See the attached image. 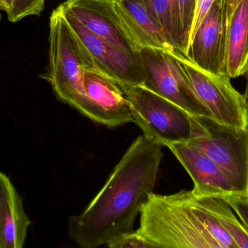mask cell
<instances>
[{
  "mask_svg": "<svg viewBox=\"0 0 248 248\" xmlns=\"http://www.w3.org/2000/svg\"><path fill=\"white\" fill-rule=\"evenodd\" d=\"M162 148L143 135L133 141L88 206L70 218L68 234L73 241L83 248H98L133 231L136 218L154 190Z\"/></svg>",
  "mask_w": 248,
  "mask_h": 248,
  "instance_id": "cell-1",
  "label": "cell"
},
{
  "mask_svg": "<svg viewBox=\"0 0 248 248\" xmlns=\"http://www.w3.org/2000/svg\"><path fill=\"white\" fill-rule=\"evenodd\" d=\"M49 42V71L43 77L62 101L101 124L98 109L87 95L84 83V71L97 66L58 7L50 16Z\"/></svg>",
  "mask_w": 248,
  "mask_h": 248,
  "instance_id": "cell-2",
  "label": "cell"
},
{
  "mask_svg": "<svg viewBox=\"0 0 248 248\" xmlns=\"http://www.w3.org/2000/svg\"><path fill=\"white\" fill-rule=\"evenodd\" d=\"M136 231L154 248H222L208 233L189 200V191L152 192L140 211Z\"/></svg>",
  "mask_w": 248,
  "mask_h": 248,
  "instance_id": "cell-3",
  "label": "cell"
},
{
  "mask_svg": "<svg viewBox=\"0 0 248 248\" xmlns=\"http://www.w3.org/2000/svg\"><path fill=\"white\" fill-rule=\"evenodd\" d=\"M116 82L129 100L133 122L148 141L168 147L208 135L199 118L176 103L145 86Z\"/></svg>",
  "mask_w": 248,
  "mask_h": 248,
  "instance_id": "cell-4",
  "label": "cell"
},
{
  "mask_svg": "<svg viewBox=\"0 0 248 248\" xmlns=\"http://www.w3.org/2000/svg\"><path fill=\"white\" fill-rule=\"evenodd\" d=\"M140 52L145 76L143 85L193 116L214 119L179 66L176 53L152 48Z\"/></svg>",
  "mask_w": 248,
  "mask_h": 248,
  "instance_id": "cell-5",
  "label": "cell"
},
{
  "mask_svg": "<svg viewBox=\"0 0 248 248\" xmlns=\"http://www.w3.org/2000/svg\"><path fill=\"white\" fill-rule=\"evenodd\" d=\"M176 56L214 120L237 129H248V108L244 96L232 85L230 79L201 69L182 54L176 53Z\"/></svg>",
  "mask_w": 248,
  "mask_h": 248,
  "instance_id": "cell-6",
  "label": "cell"
},
{
  "mask_svg": "<svg viewBox=\"0 0 248 248\" xmlns=\"http://www.w3.org/2000/svg\"><path fill=\"white\" fill-rule=\"evenodd\" d=\"M208 135L186 143L224 169L239 195L246 196L248 182V128L237 129L209 118L198 117Z\"/></svg>",
  "mask_w": 248,
  "mask_h": 248,
  "instance_id": "cell-7",
  "label": "cell"
},
{
  "mask_svg": "<svg viewBox=\"0 0 248 248\" xmlns=\"http://www.w3.org/2000/svg\"><path fill=\"white\" fill-rule=\"evenodd\" d=\"M73 30L90 51L97 68L116 81L143 85L145 80L140 51H128L92 33L74 16L58 6Z\"/></svg>",
  "mask_w": 248,
  "mask_h": 248,
  "instance_id": "cell-8",
  "label": "cell"
},
{
  "mask_svg": "<svg viewBox=\"0 0 248 248\" xmlns=\"http://www.w3.org/2000/svg\"><path fill=\"white\" fill-rule=\"evenodd\" d=\"M227 32L225 0H216L191 37L186 58L201 69L223 75Z\"/></svg>",
  "mask_w": 248,
  "mask_h": 248,
  "instance_id": "cell-9",
  "label": "cell"
},
{
  "mask_svg": "<svg viewBox=\"0 0 248 248\" xmlns=\"http://www.w3.org/2000/svg\"><path fill=\"white\" fill-rule=\"evenodd\" d=\"M92 33L128 51L140 48L115 10L113 0H66L60 5Z\"/></svg>",
  "mask_w": 248,
  "mask_h": 248,
  "instance_id": "cell-10",
  "label": "cell"
},
{
  "mask_svg": "<svg viewBox=\"0 0 248 248\" xmlns=\"http://www.w3.org/2000/svg\"><path fill=\"white\" fill-rule=\"evenodd\" d=\"M168 148L190 176L192 192L197 196L238 195L228 173L204 153L186 143L170 144Z\"/></svg>",
  "mask_w": 248,
  "mask_h": 248,
  "instance_id": "cell-11",
  "label": "cell"
},
{
  "mask_svg": "<svg viewBox=\"0 0 248 248\" xmlns=\"http://www.w3.org/2000/svg\"><path fill=\"white\" fill-rule=\"evenodd\" d=\"M84 83L87 95L98 109L102 125L115 128L133 122L129 100L116 80L96 68L84 71Z\"/></svg>",
  "mask_w": 248,
  "mask_h": 248,
  "instance_id": "cell-12",
  "label": "cell"
},
{
  "mask_svg": "<svg viewBox=\"0 0 248 248\" xmlns=\"http://www.w3.org/2000/svg\"><path fill=\"white\" fill-rule=\"evenodd\" d=\"M113 5L140 49L158 48L179 53L140 0H113Z\"/></svg>",
  "mask_w": 248,
  "mask_h": 248,
  "instance_id": "cell-13",
  "label": "cell"
},
{
  "mask_svg": "<svg viewBox=\"0 0 248 248\" xmlns=\"http://www.w3.org/2000/svg\"><path fill=\"white\" fill-rule=\"evenodd\" d=\"M31 221L9 178L0 172V248H21Z\"/></svg>",
  "mask_w": 248,
  "mask_h": 248,
  "instance_id": "cell-14",
  "label": "cell"
},
{
  "mask_svg": "<svg viewBox=\"0 0 248 248\" xmlns=\"http://www.w3.org/2000/svg\"><path fill=\"white\" fill-rule=\"evenodd\" d=\"M248 71V0H242L227 23L222 74L236 78Z\"/></svg>",
  "mask_w": 248,
  "mask_h": 248,
  "instance_id": "cell-15",
  "label": "cell"
},
{
  "mask_svg": "<svg viewBox=\"0 0 248 248\" xmlns=\"http://www.w3.org/2000/svg\"><path fill=\"white\" fill-rule=\"evenodd\" d=\"M193 195L198 205L217 218L237 248H248V230L222 197Z\"/></svg>",
  "mask_w": 248,
  "mask_h": 248,
  "instance_id": "cell-16",
  "label": "cell"
},
{
  "mask_svg": "<svg viewBox=\"0 0 248 248\" xmlns=\"http://www.w3.org/2000/svg\"><path fill=\"white\" fill-rule=\"evenodd\" d=\"M154 20L163 29L170 43L182 54L179 27L171 0H140Z\"/></svg>",
  "mask_w": 248,
  "mask_h": 248,
  "instance_id": "cell-17",
  "label": "cell"
},
{
  "mask_svg": "<svg viewBox=\"0 0 248 248\" xmlns=\"http://www.w3.org/2000/svg\"><path fill=\"white\" fill-rule=\"evenodd\" d=\"M182 42V53L186 55L195 17L196 0H171Z\"/></svg>",
  "mask_w": 248,
  "mask_h": 248,
  "instance_id": "cell-18",
  "label": "cell"
},
{
  "mask_svg": "<svg viewBox=\"0 0 248 248\" xmlns=\"http://www.w3.org/2000/svg\"><path fill=\"white\" fill-rule=\"evenodd\" d=\"M189 200L202 225L222 248H238L231 236L211 214L198 205L192 191H189Z\"/></svg>",
  "mask_w": 248,
  "mask_h": 248,
  "instance_id": "cell-19",
  "label": "cell"
},
{
  "mask_svg": "<svg viewBox=\"0 0 248 248\" xmlns=\"http://www.w3.org/2000/svg\"><path fill=\"white\" fill-rule=\"evenodd\" d=\"M45 0H13V7L7 14L8 20L16 23L29 16H39L45 7Z\"/></svg>",
  "mask_w": 248,
  "mask_h": 248,
  "instance_id": "cell-20",
  "label": "cell"
},
{
  "mask_svg": "<svg viewBox=\"0 0 248 248\" xmlns=\"http://www.w3.org/2000/svg\"><path fill=\"white\" fill-rule=\"evenodd\" d=\"M106 246L110 248H154L137 231L124 233L110 240Z\"/></svg>",
  "mask_w": 248,
  "mask_h": 248,
  "instance_id": "cell-21",
  "label": "cell"
},
{
  "mask_svg": "<svg viewBox=\"0 0 248 248\" xmlns=\"http://www.w3.org/2000/svg\"><path fill=\"white\" fill-rule=\"evenodd\" d=\"M233 211L237 214L240 221L248 230V199L247 197L243 195H230L222 197Z\"/></svg>",
  "mask_w": 248,
  "mask_h": 248,
  "instance_id": "cell-22",
  "label": "cell"
},
{
  "mask_svg": "<svg viewBox=\"0 0 248 248\" xmlns=\"http://www.w3.org/2000/svg\"><path fill=\"white\" fill-rule=\"evenodd\" d=\"M216 0H196L195 5V17H194L193 25H192V32H191L190 39L192 35L196 32L198 26L203 20L213 4L215 3ZM190 41V39H189Z\"/></svg>",
  "mask_w": 248,
  "mask_h": 248,
  "instance_id": "cell-23",
  "label": "cell"
},
{
  "mask_svg": "<svg viewBox=\"0 0 248 248\" xmlns=\"http://www.w3.org/2000/svg\"><path fill=\"white\" fill-rule=\"evenodd\" d=\"M226 10H227V23L230 20L232 15L234 13L237 6L239 5L242 0H225Z\"/></svg>",
  "mask_w": 248,
  "mask_h": 248,
  "instance_id": "cell-24",
  "label": "cell"
},
{
  "mask_svg": "<svg viewBox=\"0 0 248 248\" xmlns=\"http://www.w3.org/2000/svg\"><path fill=\"white\" fill-rule=\"evenodd\" d=\"M13 0H0V10L8 14L13 7Z\"/></svg>",
  "mask_w": 248,
  "mask_h": 248,
  "instance_id": "cell-25",
  "label": "cell"
},
{
  "mask_svg": "<svg viewBox=\"0 0 248 248\" xmlns=\"http://www.w3.org/2000/svg\"><path fill=\"white\" fill-rule=\"evenodd\" d=\"M246 88L245 94L243 95L244 96L245 101H246V105H247L248 108V71L246 73Z\"/></svg>",
  "mask_w": 248,
  "mask_h": 248,
  "instance_id": "cell-26",
  "label": "cell"
},
{
  "mask_svg": "<svg viewBox=\"0 0 248 248\" xmlns=\"http://www.w3.org/2000/svg\"><path fill=\"white\" fill-rule=\"evenodd\" d=\"M246 197H247L248 199V187H247V194H246Z\"/></svg>",
  "mask_w": 248,
  "mask_h": 248,
  "instance_id": "cell-27",
  "label": "cell"
},
{
  "mask_svg": "<svg viewBox=\"0 0 248 248\" xmlns=\"http://www.w3.org/2000/svg\"><path fill=\"white\" fill-rule=\"evenodd\" d=\"M1 14H0V20H1Z\"/></svg>",
  "mask_w": 248,
  "mask_h": 248,
  "instance_id": "cell-28",
  "label": "cell"
}]
</instances>
